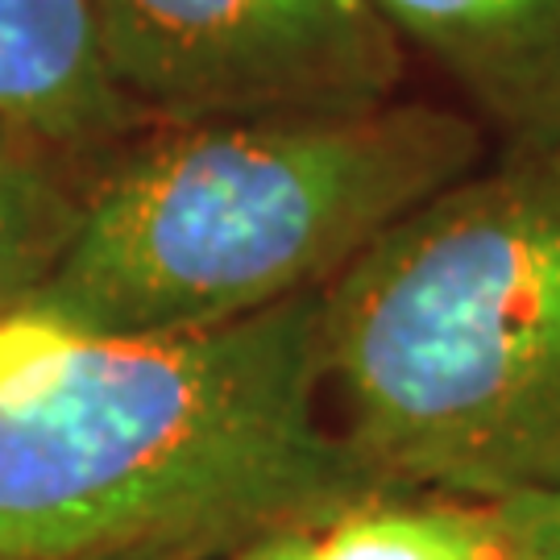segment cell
I'll return each instance as SVG.
<instances>
[{
	"instance_id": "obj_1",
	"label": "cell",
	"mask_w": 560,
	"mask_h": 560,
	"mask_svg": "<svg viewBox=\"0 0 560 560\" xmlns=\"http://www.w3.org/2000/svg\"><path fill=\"white\" fill-rule=\"evenodd\" d=\"M370 486L328 420L320 295L175 337L0 320V560H224Z\"/></svg>"
},
{
	"instance_id": "obj_2",
	"label": "cell",
	"mask_w": 560,
	"mask_h": 560,
	"mask_svg": "<svg viewBox=\"0 0 560 560\" xmlns=\"http://www.w3.org/2000/svg\"><path fill=\"white\" fill-rule=\"evenodd\" d=\"M490 159L457 104L145 125L88 175L75 237L25 312L104 337H175L320 295Z\"/></svg>"
},
{
	"instance_id": "obj_3",
	"label": "cell",
	"mask_w": 560,
	"mask_h": 560,
	"mask_svg": "<svg viewBox=\"0 0 560 560\" xmlns=\"http://www.w3.org/2000/svg\"><path fill=\"white\" fill-rule=\"evenodd\" d=\"M320 365L374 486L560 494V145L486 159L340 270Z\"/></svg>"
},
{
	"instance_id": "obj_4",
	"label": "cell",
	"mask_w": 560,
	"mask_h": 560,
	"mask_svg": "<svg viewBox=\"0 0 560 560\" xmlns=\"http://www.w3.org/2000/svg\"><path fill=\"white\" fill-rule=\"evenodd\" d=\"M145 125L337 113L402 96L411 59L374 0H88Z\"/></svg>"
},
{
	"instance_id": "obj_5",
	"label": "cell",
	"mask_w": 560,
	"mask_h": 560,
	"mask_svg": "<svg viewBox=\"0 0 560 560\" xmlns=\"http://www.w3.org/2000/svg\"><path fill=\"white\" fill-rule=\"evenodd\" d=\"M502 150L560 145V0H374Z\"/></svg>"
},
{
	"instance_id": "obj_6",
	"label": "cell",
	"mask_w": 560,
	"mask_h": 560,
	"mask_svg": "<svg viewBox=\"0 0 560 560\" xmlns=\"http://www.w3.org/2000/svg\"><path fill=\"white\" fill-rule=\"evenodd\" d=\"M0 120L92 171L145 129L108 71L88 0H0Z\"/></svg>"
},
{
	"instance_id": "obj_7",
	"label": "cell",
	"mask_w": 560,
	"mask_h": 560,
	"mask_svg": "<svg viewBox=\"0 0 560 560\" xmlns=\"http://www.w3.org/2000/svg\"><path fill=\"white\" fill-rule=\"evenodd\" d=\"M520 502L370 486L307 520L312 560H506L520 540Z\"/></svg>"
},
{
	"instance_id": "obj_8",
	"label": "cell",
	"mask_w": 560,
	"mask_h": 560,
	"mask_svg": "<svg viewBox=\"0 0 560 560\" xmlns=\"http://www.w3.org/2000/svg\"><path fill=\"white\" fill-rule=\"evenodd\" d=\"M92 166L0 120V320L25 312L75 237Z\"/></svg>"
},
{
	"instance_id": "obj_9",
	"label": "cell",
	"mask_w": 560,
	"mask_h": 560,
	"mask_svg": "<svg viewBox=\"0 0 560 560\" xmlns=\"http://www.w3.org/2000/svg\"><path fill=\"white\" fill-rule=\"evenodd\" d=\"M506 560H560V494L523 499L520 540Z\"/></svg>"
},
{
	"instance_id": "obj_10",
	"label": "cell",
	"mask_w": 560,
	"mask_h": 560,
	"mask_svg": "<svg viewBox=\"0 0 560 560\" xmlns=\"http://www.w3.org/2000/svg\"><path fill=\"white\" fill-rule=\"evenodd\" d=\"M307 520H312V515L279 523V527H270V532L254 536L249 544H241L237 552H233V557H224V560H312Z\"/></svg>"
}]
</instances>
